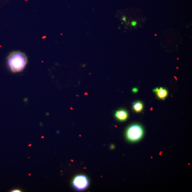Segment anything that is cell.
Listing matches in <instances>:
<instances>
[{
  "label": "cell",
  "instance_id": "1",
  "mask_svg": "<svg viewBox=\"0 0 192 192\" xmlns=\"http://www.w3.org/2000/svg\"><path fill=\"white\" fill-rule=\"evenodd\" d=\"M7 60L10 69L13 73L23 71L28 63L26 55L19 51L11 53L7 57Z\"/></svg>",
  "mask_w": 192,
  "mask_h": 192
},
{
  "label": "cell",
  "instance_id": "2",
  "mask_svg": "<svg viewBox=\"0 0 192 192\" xmlns=\"http://www.w3.org/2000/svg\"><path fill=\"white\" fill-rule=\"evenodd\" d=\"M144 131L142 126L139 125L134 124L129 127L126 130V137L131 142L138 141L142 138Z\"/></svg>",
  "mask_w": 192,
  "mask_h": 192
},
{
  "label": "cell",
  "instance_id": "3",
  "mask_svg": "<svg viewBox=\"0 0 192 192\" xmlns=\"http://www.w3.org/2000/svg\"><path fill=\"white\" fill-rule=\"evenodd\" d=\"M89 182L87 177L80 175L75 177L72 181L74 188L77 190H83L88 186Z\"/></svg>",
  "mask_w": 192,
  "mask_h": 192
},
{
  "label": "cell",
  "instance_id": "4",
  "mask_svg": "<svg viewBox=\"0 0 192 192\" xmlns=\"http://www.w3.org/2000/svg\"><path fill=\"white\" fill-rule=\"evenodd\" d=\"M115 115L116 118L120 121H126L128 116L127 112L123 109L116 111Z\"/></svg>",
  "mask_w": 192,
  "mask_h": 192
},
{
  "label": "cell",
  "instance_id": "5",
  "mask_svg": "<svg viewBox=\"0 0 192 192\" xmlns=\"http://www.w3.org/2000/svg\"><path fill=\"white\" fill-rule=\"evenodd\" d=\"M154 92L156 94L158 98L161 99H164L168 95V92L166 89L163 87L156 88L154 90Z\"/></svg>",
  "mask_w": 192,
  "mask_h": 192
},
{
  "label": "cell",
  "instance_id": "6",
  "mask_svg": "<svg viewBox=\"0 0 192 192\" xmlns=\"http://www.w3.org/2000/svg\"><path fill=\"white\" fill-rule=\"evenodd\" d=\"M132 108L136 112L140 113L143 110V106L142 102L138 101L133 103Z\"/></svg>",
  "mask_w": 192,
  "mask_h": 192
},
{
  "label": "cell",
  "instance_id": "7",
  "mask_svg": "<svg viewBox=\"0 0 192 192\" xmlns=\"http://www.w3.org/2000/svg\"><path fill=\"white\" fill-rule=\"evenodd\" d=\"M137 24V22L136 21H132V22H131V25H132L133 26H135Z\"/></svg>",
  "mask_w": 192,
  "mask_h": 192
},
{
  "label": "cell",
  "instance_id": "8",
  "mask_svg": "<svg viewBox=\"0 0 192 192\" xmlns=\"http://www.w3.org/2000/svg\"><path fill=\"white\" fill-rule=\"evenodd\" d=\"M21 191V190H20L18 189H14V190H12V191H11V192H20Z\"/></svg>",
  "mask_w": 192,
  "mask_h": 192
},
{
  "label": "cell",
  "instance_id": "9",
  "mask_svg": "<svg viewBox=\"0 0 192 192\" xmlns=\"http://www.w3.org/2000/svg\"><path fill=\"white\" fill-rule=\"evenodd\" d=\"M132 91L134 93H136L138 91V89L137 88H134L133 89Z\"/></svg>",
  "mask_w": 192,
  "mask_h": 192
},
{
  "label": "cell",
  "instance_id": "10",
  "mask_svg": "<svg viewBox=\"0 0 192 192\" xmlns=\"http://www.w3.org/2000/svg\"><path fill=\"white\" fill-rule=\"evenodd\" d=\"M126 17L125 16H123V18H122V20H123V21H124L125 22H126Z\"/></svg>",
  "mask_w": 192,
  "mask_h": 192
}]
</instances>
